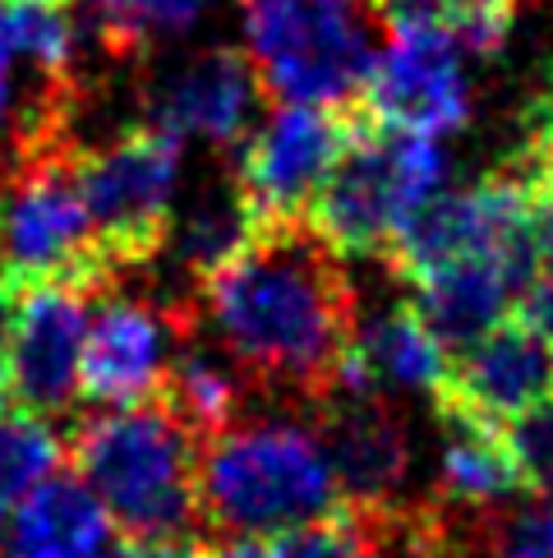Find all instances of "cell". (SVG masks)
Listing matches in <instances>:
<instances>
[{
    "label": "cell",
    "instance_id": "26",
    "mask_svg": "<svg viewBox=\"0 0 553 558\" xmlns=\"http://www.w3.org/2000/svg\"><path fill=\"white\" fill-rule=\"evenodd\" d=\"M521 125H526L521 148H526L530 157H540V162H549V167H553V88H549V93H540L536 102L526 107Z\"/></svg>",
    "mask_w": 553,
    "mask_h": 558
},
{
    "label": "cell",
    "instance_id": "19",
    "mask_svg": "<svg viewBox=\"0 0 553 558\" xmlns=\"http://www.w3.org/2000/svg\"><path fill=\"white\" fill-rule=\"evenodd\" d=\"M78 28L70 0H0V65L24 61L42 84H74Z\"/></svg>",
    "mask_w": 553,
    "mask_h": 558
},
{
    "label": "cell",
    "instance_id": "30",
    "mask_svg": "<svg viewBox=\"0 0 553 558\" xmlns=\"http://www.w3.org/2000/svg\"><path fill=\"white\" fill-rule=\"evenodd\" d=\"M14 125H19V97H14V78H10V70H5V65H0V162H5V157H10Z\"/></svg>",
    "mask_w": 553,
    "mask_h": 558
},
{
    "label": "cell",
    "instance_id": "3",
    "mask_svg": "<svg viewBox=\"0 0 553 558\" xmlns=\"http://www.w3.org/2000/svg\"><path fill=\"white\" fill-rule=\"evenodd\" d=\"M342 504L319 438L300 425H235L204 444L199 512L204 535H276Z\"/></svg>",
    "mask_w": 553,
    "mask_h": 558
},
{
    "label": "cell",
    "instance_id": "13",
    "mask_svg": "<svg viewBox=\"0 0 553 558\" xmlns=\"http://www.w3.org/2000/svg\"><path fill=\"white\" fill-rule=\"evenodd\" d=\"M309 415L328 444V462L346 504L402 508V489L410 475L406 415L388 397H328Z\"/></svg>",
    "mask_w": 553,
    "mask_h": 558
},
{
    "label": "cell",
    "instance_id": "12",
    "mask_svg": "<svg viewBox=\"0 0 553 558\" xmlns=\"http://www.w3.org/2000/svg\"><path fill=\"white\" fill-rule=\"evenodd\" d=\"M553 397V351L540 332H530L517 314L499 324L480 347L457 355L447 369V384L429 397L433 411L470 415L480 425L507 429L526 411Z\"/></svg>",
    "mask_w": 553,
    "mask_h": 558
},
{
    "label": "cell",
    "instance_id": "11",
    "mask_svg": "<svg viewBox=\"0 0 553 558\" xmlns=\"http://www.w3.org/2000/svg\"><path fill=\"white\" fill-rule=\"evenodd\" d=\"M102 291L56 282L19 295L14 342L5 369V402L28 415H56L78 392V365H84L88 305Z\"/></svg>",
    "mask_w": 553,
    "mask_h": 558
},
{
    "label": "cell",
    "instance_id": "14",
    "mask_svg": "<svg viewBox=\"0 0 553 558\" xmlns=\"http://www.w3.org/2000/svg\"><path fill=\"white\" fill-rule=\"evenodd\" d=\"M259 97L263 84L249 56L235 47H212L175 70V78L157 97L152 125L171 130L175 138H208L212 148H231L249 138Z\"/></svg>",
    "mask_w": 553,
    "mask_h": 558
},
{
    "label": "cell",
    "instance_id": "25",
    "mask_svg": "<svg viewBox=\"0 0 553 558\" xmlns=\"http://www.w3.org/2000/svg\"><path fill=\"white\" fill-rule=\"evenodd\" d=\"M530 162V241H536L540 254V272H553V167L530 157L526 148H517Z\"/></svg>",
    "mask_w": 553,
    "mask_h": 558
},
{
    "label": "cell",
    "instance_id": "6",
    "mask_svg": "<svg viewBox=\"0 0 553 558\" xmlns=\"http://www.w3.org/2000/svg\"><path fill=\"white\" fill-rule=\"evenodd\" d=\"M70 157L74 144H61L0 167V291L74 282L107 295L121 282L93 235Z\"/></svg>",
    "mask_w": 553,
    "mask_h": 558
},
{
    "label": "cell",
    "instance_id": "29",
    "mask_svg": "<svg viewBox=\"0 0 553 558\" xmlns=\"http://www.w3.org/2000/svg\"><path fill=\"white\" fill-rule=\"evenodd\" d=\"M204 558H268V535H204Z\"/></svg>",
    "mask_w": 553,
    "mask_h": 558
},
{
    "label": "cell",
    "instance_id": "10",
    "mask_svg": "<svg viewBox=\"0 0 553 558\" xmlns=\"http://www.w3.org/2000/svg\"><path fill=\"white\" fill-rule=\"evenodd\" d=\"M360 116L383 130L452 134L470 121V84L462 74V47L439 24H397L373 61L360 97Z\"/></svg>",
    "mask_w": 553,
    "mask_h": 558
},
{
    "label": "cell",
    "instance_id": "31",
    "mask_svg": "<svg viewBox=\"0 0 553 558\" xmlns=\"http://www.w3.org/2000/svg\"><path fill=\"white\" fill-rule=\"evenodd\" d=\"M115 558H204V535L199 541H157V545H125Z\"/></svg>",
    "mask_w": 553,
    "mask_h": 558
},
{
    "label": "cell",
    "instance_id": "24",
    "mask_svg": "<svg viewBox=\"0 0 553 558\" xmlns=\"http://www.w3.org/2000/svg\"><path fill=\"white\" fill-rule=\"evenodd\" d=\"M507 444L517 452L530 498H553V397L526 411L517 425H507Z\"/></svg>",
    "mask_w": 553,
    "mask_h": 558
},
{
    "label": "cell",
    "instance_id": "28",
    "mask_svg": "<svg viewBox=\"0 0 553 558\" xmlns=\"http://www.w3.org/2000/svg\"><path fill=\"white\" fill-rule=\"evenodd\" d=\"M373 10L383 14L388 28H397V24H443L447 0H373Z\"/></svg>",
    "mask_w": 553,
    "mask_h": 558
},
{
    "label": "cell",
    "instance_id": "20",
    "mask_svg": "<svg viewBox=\"0 0 553 558\" xmlns=\"http://www.w3.org/2000/svg\"><path fill=\"white\" fill-rule=\"evenodd\" d=\"M259 217L245 204V194L231 185L204 190L194 198V208L181 217V235H175V250H181V264L189 272V282L199 287L217 268H226L235 254H241L254 235H259Z\"/></svg>",
    "mask_w": 553,
    "mask_h": 558
},
{
    "label": "cell",
    "instance_id": "18",
    "mask_svg": "<svg viewBox=\"0 0 553 558\" xmlns=\"http://www.w3.org/2000/svg\"><path fill=\"white\" fill-rule=\"evenodd\" d=\"M402 508L342 504L305 526L268 535V558H392Z\"/></svg>",
    "mask_w": 553,
    "mask_h": 558
},
{
    "label": "cell",
    "instance_id": "15",
    "mask_svg": "<svg viewBox=\"0 0 553 558\" xmlns=\"http://www.w3.org/2000/svg\"><path fill=\"white\" fill-rule=\"evenodd\" d=\"M443 425L439 452V485L429 498L447 508H503L507 498H530L517 452L507 444V429L480 425L470 415L433 411Z\"/></svg>",
    "mask_w": 553,
    "mask_h": 558
},
{
    "label": "cell",
    "instance_id": "16",
    "mask_svg": "<svg viewBox=\"0 0 553 558\" xmlns=\"http://www.w3.org/2000/svg\"><path fill=\"white\" fill-rule=\"evenodd\" d=\"M111 517L78 475H56L28 494L10 526V558H107Z\"/></svg>",
    "mask_w": 553,
    "mask_h": 558
},
{
    "label": "cell",
    "instance_id": "7",
    "mask_svg": "<svg viewBox=\"0 0 553 558\" xmlns=\"http://www.w3.org/2000/svg\"><path fill=\"white\" fill-rule=\"evenodd\" d=\"M181 144L185 138L162 125H130L93 148L74 144V181L97 245L115 272L148 268L171 245Z\"/></svg>",
    "mask_w": 553,
    "mask_h": 558
},
{
    "label": "cell",
    "instance_id": "22",
    "mask_svg": "<svg viewBox=\"0 0 553 558\" xmlns=\"http://www.w3.org/2000/svg\"><path fill=\"white\" fill-rule=\"evenodd\" d=\"M208 0H102V43L111 56L134 61L152 37L189 28Z\"/></svg>",
    "mask_w": 553,
    "mask_h": 558
},
{
    "label": "cell",
    "instance_id": "8",
    "mask_svg": "<svg viewBox=\"0 0 553 558\" xmlns=\"http://www.w3.org/2000/svg\"><path fill=\"white\" fill-rule=\"evenodd\" d=\"M204 328L194 295H138L107 291L102 310L84 337V365H78V397L102 411H121L152 402L162 392L171 361L185 337Z\"/></svg>",
    "mask_w": 553,
    "mask_h": 558
},
{
    "label": "cell",
    "instance_id": "1",
    "mask_svg": "<svg viewBox=\"0 0 553 558\" xmlns=\"http://www.w3.org/2000/svg\"><path fill=\"white\" fill-rule=\"evenodd\" d=\"M194 305L254 392L291 397L305 411L332 397L337 365L360 332L342 254L309 222H263L226 268L194 287Z\"/></svg>",
    "mask_w": 553,
    "mask_h": 558
},
{
    "label": "cell",
    "instance_id": "21",
    "mask_svg": "<svg viewBox=\"0 0 553 558\" xmlns=\"http://www.w3.org/2000/svg\"><path fill=\"white\" fill-rule=\"evenodd\" d=\"M65 457L70 444L61 429H51L42 415L0 407V508L24 504L28 494H37Z\"/></svg>",
    "mask_w": 553,
    "mask_h": 558
},
{
    "label": "cell",
    "instance_id": "23",
    "mask_svg": "<svg viewBox=\"0 0 553 558\" xmlns=\"http://www.w3.org/2000/svg\"><path fill=\"white\" fill-rule=\"evenodd\" d=\"M439 28H447L462 56L493 61L517 28V0H447Z\"/></svg>",
    "mask_w": 553,
    "mask_h": 558
},
{
    "label": "cell",
    "instance_id": "27",
    "mask_svg": "<svg viewBox=\"0 0 553 558\" xmlns=\"http://www.w3.org/2000/svg\"><path fill=\"white\" fill-rule=\"evenodd\" d=\"M517 318L530 332H540L544 342H553V272H540L530 282V291L517 301Z\"/></svg>",
    "mask_w": 553,
    "mask_h": 558
},
{
    "label": "cell",
    "instance_id": "4",
    "mask_svg": "<svg viewBox=\"0 0 553 558\" xmlns=\"http://www.w3.org/2000/svg\"><path fill=\"white\" fill-rule=\"evenodd\" d=\"M379 19L373 0H245V56L282 107L360 111Z\"/></svg>",
    "mask_w": 553,
    "mask_h": 558
},
{
    "label": "cell",
    "instance_id": "32",
    "mask_svg": "<svg viewBox=\"0 0 553 558\" xmlns=\"http://www.w3.org/2000/svg\"><path fill=\"white\" fill-rule=\"evenodd\" d=\"M14 310H19V295L0 291V407L5 402V369H10V342H14Z\"/></svg>",
    "mask_w": 553,
    "mask_h": 558
},
{
    "label": "cell",
    "instance_id": "2",
    "mask_svg": "<svg viewBox=\"0 0 553 558\" xmlns=\"http://www.w3.org/2000/svg\"><path fill=\"white\" fill-rule=\"evenodd\" d=\"M70 466L78 471L111 526H121L125 545L157 541H199V457L204 444L194 438L181 415L162 397L121 411L84 415L70 434Z\"/></svg>",
    "mask_w": 553,
    "mask_h": 558
},
{
    "label": "cell",
    "instance_id": "9",
    "mask_svg": "<svg viewBox=\"0 0 553 558\" xmlns=\"http://www.w3.org/2000/svg\"><path fill=\"white\" fill-rule=\"evenodd\" d=\"M360 111L332 107H282L245 138L235 190L245 194L259 222H305L328 171L346 153Z\"/></svg>",
    "mask_w": 553,
    "mask_h": 558
},
{
    "label": "cell",
    "instance_id": "17",
    "mask_svg": "<svg viewBox=\"0 0 553 558\" xmlns=\"http://www.w3.org/2000/svg\"><path fill=\"white\" fill-rule=\"evenodd\" d=\"M157 397L181 415V425L199 438V444H212V438H222L226 429L241 425V411L254 397V384L222 347L204 342V328H199L175 351L171 374Z\"/></svg>",
    "mask_w": 553,
    "mask_h": 558
},
{
    "label": "cell",
    "instance_id": "5",
    "mask_svg": "<svg viewBox=\"0 0 553 558\" xmlns=\"http://www.w3.org/2000/svg\"><path fill=\"white\" fill-rule=\"evenodd\" d=\"M443 181L447 153L439 138L383 130L360 116L305 222L342 258H383L392 241L443 194Z\"/></svg>",
    "mask_w": 553,
    "mask_h": 558
}]
</instances>
